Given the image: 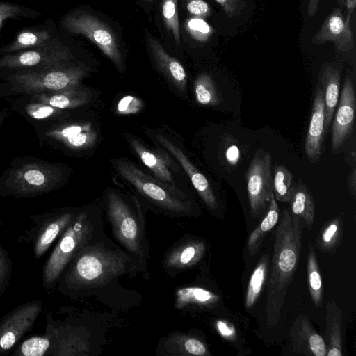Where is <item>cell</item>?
<instances>
[{
    "instance_id": "1",
    "label": "cell",
    "mask_w": 356,
    "mask_h": 356,
    "mask_svg": "<svg viewBox=\"0 0 356 356\" xmlns=\"http://www.w3.org/2000/svg\"><path fill=\"white\" fill-rule=\"evenodd\" d=\"M147 275V268L106 236L83 248L71 261L57 285L65 296L76 299L92 294L124 275Z\"/></svg>"
},
{
    "instance_id": "2",
    "label": "cell",
    "mask_w": 356,
    "mask_h": 356,
    "mask_svg": "<svg viewBox=\"0 0 356 356\" xmlns=\"http://www.w3.org/2000/svg\"><path fill=\"white\" fill-rule=\"evenodd\" d=\"M300 218L286 209L275 231V242L266 304L269 328L278 323L287 289L296 273L301 254Z\"/></svg>"
},
{
    "instance_id": "3",
    "label": "cell",
    "mask_w": 356,
    "mask_h": 356,
    "mask_svg": "<svg viewBox=\"0 0 356 356\" xmlns=\"http://www.w3.org/2000/svg\"><path fill=\"white\" fill-rule=\"evenodd\" d=\"M111 163L153 211L171 218H191L199 214L193 201L175 186L152 177L127 158L113 159Z\"/></svg>"
},
{
    "instance_id": "4",
    "label": "cell",
    "mask_w": 356,
    "mask_h": 356,
    "mask_svg": "<svg viewBox=\"0 0 356 356\" xmlns=\"http://www.w3.org/2000/svg\"><path fill=\"white\" fill-rule=\"evenodd\" d=\"M104 235L100 210L94 206L80 208L43 266V287L46 290L54 288L74 257L83 248Z\"/></svg>"
},
{
    "instance_id": "5",
    "label": "cell",
    "mask_w": 356,
    "mask_h": 356,
    "mask_svg": "<svg viewBox=\"0 0 356 356\" xmlns=\"http://www.w3.org/2000/svg\"><path fill=\"white\" fill-rule=\"evenodd\" d=\"M104 205L115 240L147 268L149 248L145 216L138 201L109 188L104 193Z\"/></svg>"
},
{
    "instance_id": "6",
    "label": "cell",
    "mask_w": 356,
    "mask_h": 356,
    "mask_svg": "<svg viewBox=\"0 0 356 356\" xmlns=\"http://www.w3.org/2000/svg\"><path fill=\"white\" fill-rule=\"evenodd\" d=\"M63 177L60 166L49 163L22 165L9 173L3 195L33 197L56 188Z\"/></svg>"
},
{
    "instance_id": "7",
    "label": "cell",
    "mask_w": 356,
    "mask_h": 356,
    "mask_svg": "<svg viewBox=\"0 0 356 356\" xmlns=\"http://www.w3.org/2000/svg\"><path fill=\"white\" fill-rule=\"evenodd\" d=\"M87 72L67 64L41 70L18 72L11 77L17 90L26 93L52 92L80 86Z\"/></svg>"
},
{
    "instance_id": "8",
    "label": "cell",
    "mask_w": 356,
    "mask_h": 356,
    "mask_svg": "<svg viewBox=\"0 0 356 356\" xmlns=\"http://www.w3.org/2000/svg\"><path fill=\"white\" fill-rule=\"evenodd\" d=\"M80 208L56 209L32 217L34 225L19 235V243L32 245L34 257L41 258L75 218Z\"/></svg>"
},
{
    "instance_id": "9",
    "label": "cell",
    "mask_w": 356,
    "mask_h": 356,
    "mask_svg": "<svg viewBox=\"0 0 356 356\" xmlns=\"http://www.w3.org/2000/svg\"><path fill=\"white\" fill-rule=\"evenodd\" d=\"M64 28L72 33L81 34L95 44L118 70H123L122 56L113 31L95 15L87 12H76L63 21Z\"/></svg>"
},
{
    "instance_id": "10",
    "label": "cell",
    "mask_w": 356,
    "mask_h": 356,
    "mask_svg": "<svg viewBox=\"0 0 356 356\" xmlns=\"http://www.w3.org/2000/svg\"><path fill=\"white\" fill-rule=\"evenodd\" d=\"M272 158L269 152L258 150L245 174L248 197L252 215L259 217L267 210L272 191Z\"/></svg>"
},
{
    "instance_id": "11",
    "label": "cell",
    "mask_w": 356,
    "mask_h": 356,
    "mask_svg": "<svg viewBox=\"0 0 356 356\" xmlns=\"http://www.w3.org/2000/svg\"><path fill=\"white\" fill-rule=\"evenodd\" d=\"M42 312V302L34 300L22 303L0 318V355H7L30 331Z\"/></svg>"
},
{
    "instance_id": "12",
    "label": "cell",
    "mask_w": 356,
    "mask_h": 356,
    "mask_svg": "<svg viewBox=\"0 0 356 356\" xmlns=\"http://www.w3.org/2000/svg\"><path fill=\"white\" fill-rule=\"evenodd\" d=\"M72 58L68 50L49 42L33 49L19 51L0 58V67L7 68L36 67L41 70L67 64Z\"/></svg>"
},
{
    "instance_id": "13",
    "label": "cell",
    "mask_w": 356,
    "mask_h": 356,
    "mask_svg": "<svg viewBox=\"0 0 356 356\" xmlns=\"http://www.w3.org/2000/svg\"><path fill=\"white\" fill-rule=\"evenodd\" d=\"M147 133L154 143L174 157L182 167L207 208L211 211L216 210L217 200L207 179L193 165L182 149L168 136L158 131L150 130Z\"/></svg>"
},
{
    "instance_id": "14",
    "label": "cell",
    "mask_w": 356,
    "mask_h": 356,
    "mask_svg": "<svg viewBox=\"0 0 356 356\" xmlns=\"http://www.w3.org/2000/svg\"><path fill=\"white\" fill-rule=\"evenodd\" d=\"M206 249V243L202 238L184 235L164 254L161 260L162 269L171 277L191 269L202 260Z\"/></svg>"
},
{
    "instance_id": "15",
    "label": "cell",
    "mask_w": 356,
    "mask_h": 356,
    "mask_svg": "<svg viewBox=\"0 0 356 356\" xmlns=\"http://www.w3.org/2000/svg\"><path fill=\"white\" fill-rule=\"evenodd\" d=\"M355 113V94L352 80L346 78L332 129V151L335 153L351 136Z\"/></svg>"
},
{
    "instance_id": "16",
    "label": "cell",
    "mask_w": 356,
    "mask_h": 356,
    "mask_svg": "<svg viewBox=\"0 0 356 356\" xmlns=\"http://www.w3.org/2000/svg\"><path fill=\"white\" fill-rule=\"evenodd\" d=\"M311 41L316 45L332 42L341 51H351L355 42L350 19L343 17L340 8H334Z\"/></svg>"
},
{
    "instance_id": "17",
    "label": "cell",
    "mask_w": 356,
    "mask_h": 356,
    "mask_svg": "<svg viewBox=\"0 0 356 356\" xmlns=\"http://www.w3.org/2000/svg\"><path fill=\"white\" fill-rule=\"evenodd\" d=\"M125 139L143 163L146 165L159 179L175 186L172 170L175 168L171 160L162 149H152L146 145L136 136L125 133Z\"/></svg>"
},
{
    "instance_id": "18",
    "label": "cell",
    "mask_w": 356,
    "mask_h": 356,
    "mask_svg": "<svg viewBox=\"0 0 356 356\" xmlns=\"http://www.w3.org/2000/svg\"><path fill=\"white\" fill-rule=\"evenodd\" d=\"M293 350L308 356H326L327 347L324 339L319 335L307 316L296 317L290 330Z\"/></svg>"
},
{
    "instance_id": "19",
    "label": "cell",
    "mask_w": 356,
    "mask_h": 356,
    "mask_svg": "<svg viewBox=\"0 0 356 356\" xmlns=\"http://www.w3.org/2000/svg\"><path fill=\"white\" fill-rule=\"evenodd\" d=\"M325 134V103L322 88L317 87L314 94L312 116L308 128L305 150L311 163L321 157Z\"/></svg>"
},
{
    "instance_id": "20",
    "label": "cell",
    "mask_w": 356,
    "mask_h": 356,
    "mask_svg": "<svg viewBox=\"0 0 356 356\" xmlns=\"http://www.w3.org/2000/svg\"><path fill=\"white\" fill-rule=\"evenodd\" d=\"M48 135L74 151L90 149L98 140L97 130L89 122L62 125L51 131Z\"/></svg>"
},
{
    "instance_id": "21",
    "label": "cell",
    "mask_w": 356,
    "mask_h": 356,
    "mask_svg": "<svg viewBox=\"0 0 356 356\" xmlns=\"http://www.w3.org/2000/svg\"><path fill=\"white\" fill-rule=\"evenodd\" d=\"M156 355L165 356H209L207 345L197 336L175 331L161 339L156 347Z\"/></svg>"
},
{
    "instance_id": "22",
    "label": "cell",
    "mask_w": 356,
    "mask_h": 356,
    "mask_svg": "<svg viewBox=\"0 0 356 356\" xmlns=\"http://www.w3.org/2000/svg\"><path fill=\"white\" fill-rule=\"evenodd\" d=\"M146 40L154 63L166 79L181 93L186 92L187 75L183 65L170 56L161 43L149 33H146Z\"/></svg>"
},
{
    "instance_id": "23",
    "label": "cell",
    "mask_w": 356,
    "mask_h": 356,
    "mask_svg": "<svg viewBox=\"0 0 356 356\" xmlns=\"http://www.w3.org/2000/svg\"><path fill=\"white\" fill-rule=\"evenodd\" d=\"M219 298L218 294L203 287L183 286L175 291L174 307L181 311L211 309Z\"/></svg>"
},
{
    "instance_id": "24",
    "label": "cell",
    "mask_w": 356,
    "mask_h": 356,
    "mask_svg": "<svg viewBox=\"0 0 356 356\" xmlns=\"http://www.w3.org/2000/svg\"><path fill=\"white\" fill-rule=\"evenodd\" d=\"M35 102L50 105L59 109L75 108L90 101L89 91L80 86L63 90L34 94Z\"/></svg>"
},
{
    "instance_id": "25",
    "label": "cell",
    "mask_w": 356,
    "mask_h": 356,
    "mask_svg": "<svg viewBox=\"0 0 356 356\" xmlns=\"http://www.w3.org/2000/svg\"><path fill=\"white\" fill-rule=\"evenodd\" d=\"M325 332L324 341L326 356H342V318L337 302L332 300L325 307Z\"/></svg>"
},
{
    "instance_id": "26",
    "label": "cell",
    "mask_w": 356,
    "mask_h": 356,
    "mask_svg": "<svg viewBox=\"0 0 356 356\" xmlns=\"http://www.w3.org/2000/svg\"><path fill=\"white\" fill-rule=\"evenodd\" d=\"M325 103V132L332 122L339 100L341 73L334 67L326 66L321 74Z\"/></svg>"
},
{
    "instance_id": "27",
    "label": "cell",
    "mask_w": 356,
    "mask_h": 356,
    "mask_svg": "<svg viewBox=\"0 0 356 356\" xmlns=\"http://www.w3.org/2000/svg\"><path fill=\"white\" fill-rule=\"evenodd\" d=\"M291 214L302 218L309 230H312L314 221V202L307 188L299 183L294 186L290 202Z\"/></svg>"
},
{
    "instance_id": "28",
    "label": "cell",
    "mask_w": 356,
    "mask_h": 356,
    "mask_svg": "<svg viewBox=\"0 0 356 356\" xmlns=\"http://www.w3.org/2000/svg\"><path fill=\"white\" fill-rule=\"evenodd\" d=\"M279 211L277 201L272 194L265 216L249 236L248 250L251 257L259 250L266 234L277 223Z\"/></svg>"
},
{
    "instance_id": "29",
    "label": "cell",
    "mask_w": 356,
    "mask_h": 356,
    "mask_svg": "<svg viewBox=\"0 0 356 356\" xmlns=\"http://www.w3.org/2000/svg\"><path fill=\"white\" fill-rule=\"evenodd\" d=\"M269 268V256L264 254L259 259L250 276L245 298V306L246 309L252 308L259 298L263 287L268 279Z\"/></svg>"
},
{
    "instance_id": "30",
    "label": "cell",
    "mask_w": 356,
    "mask_h": 356,
    "mask_svg": "<svg viewBox=\"0 0 356 356\" xmlns=\"http://www.w3.org/2000/svg\"><path fill=\"white\" fill-rule=\"evenodd\" d=\"M343 234V219H332L321 228L317 238L316 246L323 252L334 253L338 248Z\"/></svg>"
},
{
    "instance_id": "31",
    "label": "cell",
    "mask_w": 356,
    "mask_h": 356,
    "mask_svg": "<svg viewBox=\"0 0 356 356\" xmlns=\"http://www.w3.org/2000/svg\"><path fill=\"white\" fill-rule=\"evenodd\" d=\"M307 284L312 300L319 308L323 301V283L316 251L313 245H309L307 265Z\"/></svg>"
},
{
    "instance_id": "32",
    "label": "cell",
    "mask_w": 356,
    "mask_h": 356,
    "mask_svg": "<svg viewBox=\"0 0 356 356\" xmlns=\"http://www.w3.org/2000/svg\"><path fill=\"white\" fill-rule=\"evenodd\" d=\"M291 172L284 165H276L273 176L272 191L276 201L289 203L294 186Z\"/></svg>"
},
{
    "instance_id": "33",
    "label": "cell",
    "mask_w": 356,
    "mask_h": 356,
    "mask_svg": "<svg viewBox=\"0 0 356 356\" xmlns=\"http://www.w3.org/2000/svg\"><path fill=\"white\" fill-rule=\"evenodd\" d=\"M51 38V35L47 31H23L15 40L4 50L5 52H14L36 47L44 44Z\"/></svg>"
},
{
    "instance_id": "34",
    "label": "cell",
    "mask_w": 356,
    "mask_h": 356,
    "mask_svg": "<svg viewBox=\"0 0 356 356\" xmlns=\"http://www.w3.org/2000/svg\"><path fill=\"white\" fill-rule=\"evenodd\" d=\"M194 92L196 101L200 104L216 106L220 102V97L213 79L207 74H200L195 79Z\"/></svg>"
},
{
    "instance_id": "35",
    "label": "cell",
    "mask_w": 356,
    "mask_h": 356,
    "mask_svg": "<svg viewBox=\"0 0 356 356\" xmlns=\"http://www.w3.org/2000/svg\"><path fill=\"white\" fill-rule=\"evenodd\" d=\"M162 14L168 30L171 32L175 43L179 46L181 39L177 12V0H163Z\"/></svg>"
},
{
    "instance_id": "36",
    "label": "cell",
    "mask_w": 356,
    "mask_h": 356,
    "mask_svg": "<svg viewBox=\"0 0 356 356\" xmlns=\"http://www.w3.org/2000/svg\"><path fill=\"white\" fill-rule=\"evenodd\" d=\"M13 272L12 261L0 244V297L10 284Z\"/></svg>"
},
{
    "instance_id": "37",
    "label": "cell",
    "mask_w": 356,
    "mask_h": 356,
    "mask_svg": "<svg viewBox=\"0 0 356 356\" xmlns=\"http://www.w3.org/2000/svg\"><path fill=\"white\" fill-rule=\"evenodd\" d=\"M26 111L29 116L37 120L47 119L61 113V109L35 102L29 104Z\"/></svg>"
},
{
    "instance_id": "38",
    "label": "cell",
    "mask_w": 356,
    "mask_h": 356,
    "mask_svg": "<svg viewBox=\"0 0 356 356\" xmlns=\"http://www.w3.org/2000/svg\"><path fill=\"white\" fill-rule=\"evenodd\" d=\"M188 29L194 38L201 42L206 41L212 34L211 28L201 18L191 19Z\"/></svg>"
},
{
    "instance_id": "39",
    "label": "cell",
    "mask_w": 356,
    "mask_h": 356,
    "mask_svg": "<svg viewBox=\"0 0 356 356\" xmlns=\"http://www.w3.org/2000/svg\"><path fill=\"white\" fill-rule=\"evenodd\" d=\"M222 8L225 13L229 18L240 15L245 8L246 4L243 0H214Z\"/></svg>"
},
{
    "instance_id": "40",
    "label": "cell",
    "mask_w": 356,
    "mask_h": 356,
    "mask_svg": "<svg viewBox=\"0 0 356 356\" xmlns=\"http://www.w3.org/2000/svg\"><path fill=\"white\" fill-rule=\"evenodd\" d=\"M142 107V102L132 96L122 98L118 104V111L121 114H134Z\"/></svg>"
},
{
    "instance_id": "41",
    "label": "cell",
    "mask_w": 356,
    "mask_h": 356,
    "mask_svg": "<svg viewBox=\"0 0 356 356\" xmlns=\"http://www.w3.org/2000/svg\"><path fill=\"white\" fill-rule=\"evenodd\" d=\"M186 8L192 15L197 18L207 17L211 13L209 5L204 0H188Z\"/></svg>"
},
{
    "instance_id": "42",
    "label": "cell",
    "mask_w": 356,
    "mask_h": 356,
    "mask_svg": "<svg viewBox=\"0 0 356 356\" xmlns=\"http://www.w3.org/2000/svg\"><path fill=\"white\" fill-rule=\"evenodd\" d=\"M215 327L219 334L224 339L229 341H234L236 339V330L230 322L225 320H217L215 323Z\"/></svg>"
},
{
    "instance_id": "43",
    "label": "cell",
    "mask_w": 356,
    "mask_h": 356,
    "mask_svg": "<svg viewBox=\"0 0 356 356\" xmlns=\"http://www.w3.org/2000/svg\"><path fill=\"white\" fill-rule=\"evenodd\" d=\"M21 13L19 7L7 3H0V28L3 22L8 18L15 17Z\"/></svg>"
},
{
    "instance_id": "44",
    "label": "cell",
    "mask_w": 356,
    "mask_h": 356,
    "mask_svg": "<svg viewBox=\"0 0 356 356\" xmlns=\"http://www.w3.org/2000/svg\"><path fill=\"white\" fill-rule=\"evenodd\" d=\"M227 161L231 165H235L238 163L240 159V151L236 145L229 146L225 153Z\"/></svg>"
},
{
    "instance_id": "45",
    "label": "cell",
    "mask_w": 356,
    "mask_h": 356,
    "mask_svg": "<svg viewBox=\"0 0 356 356\" xmlns=\"http://www.w3.org/2000/svg\"><path fill=\"white\" fill-rule=\"evenodd\" d=\"M345 0H339L341 3H344ZM321 0H309L307 4V15L313 17L318 11Z\"/></svg>"
},
{
    "instance_id": "46",
    "label": "cell",
    "mask_w": 356,
    "mask_h": 356,
    "mask_svg": "<svg viewBox=\"0 0 356 356\" xmlns=\"http://www.w3.org/2000/svg\"><path fill=\"white\" fill-rule=\"evenodd\" d=\"M355 169L354 168L350 174V191L354 197H355V191H356V184H355Z\"/></svg>"
},
{
    "instance_id": "47",
    "label": "cell",
    "mask_w": 356,
    "mask_h": 356,
    "mask_svg": "<svg viewBox=\"0 0 356 356\" xmlns=\"http://www.w3.org/2000/svg\"><path fill=\"white\" fill-rule=\"evenodd\" d=\"M6 115V113H0V126H1V123L3 122V120L5 119Z\"/></svg>"
},
{
    "instance_id": "48",
    "label": "cell",
    "mask_w": 356,
    "mask_h": 356,
    "mask_svg": "<svg viewBox=\"0 0 356 356\" xmlns=\"http://www.w3.org/2000/svg\"><path fill=\"white\" fill-rule=\"evenodd\" d=\"M145 2H147V3H151L153 1V0H143Z\"/></svg>"
}]
</instances>
